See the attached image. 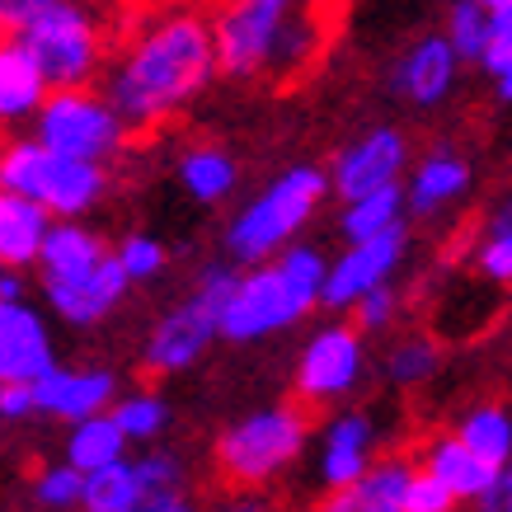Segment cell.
I'll return each mask as SVG.
<instances>
[{
  "label": "cell",
  "mask_w": 512,
  "mask_h": 512,
  "mask_svg": "<svg viewBox=\"0 0 512 512\" xmlns=\"http://www.w3.org/2000/svg\"><path fill=\"white\" fill-rule=\"evenodd\" d=\"M217 80L212 24L198 10H160L141 19L118 57L104 62V99L132 127H160Z\"/></svg>",
  "instance_id": "cell-1"
},
{
  "label": "cell",
  "mask_w": 512,
  "mask_h": 512,
  "mask_svg": "<svg viewBox=\"0 0 512 512\" xmlns=\"http://www.w3.org/2000/svg\"><path fill=\"white\" fill-rule=\"evenodd\" d=\"M334 0H221L212 24L217 71L249 85H287L325 52Z\"/></svg>",
  "instance_id": "cell-2"
},
{
  "label": "cell",
  "mask_w": 512,
  "mask_h": 512,
  "mask_svg": "<svg viewBox=\"0 0 512 512\" xmlns=\"http://www.w3.org/2000/svg\"><path fill=\"white\" fill-rule=\"evenodd\" d=\"M325 273H329V259L315 245H287L268 264L235 273V287L226 296V306H221L217 339L259 343L268 334L292 329L296 320H306L320 306Z\"/></svg>",
  "instance_id": "cell-3"
},
{
  "label": "cell",
  "mask_w": 512,
  "mask_h": 512,
  "mask_svg": "<svg viewBox=\"0 0 512 512\" xmlns=\"http://www.w3.org/2000/svg\"><path fill=\"white\" fill-rule=\"evenodd\" d=\"M47 90H80L104 76L109 62V19L104 0H62L15 33Z\"/></svg>",
  "instance_id": "cell-4"
},
{
  "label": "cell",
  "mask_w": 512,
  "mask_h": 512,
  "mask_svg": "<svg viewBox=\"0 0 512 512\" xmlns=\"http://www.w3.org/2000/svg\"><path fill=\"white\" fill-rule=\"evenodd\" d=\"M325 198H329V174L320 165H292V170H282L226 226V254H231V264H240V268L268 264L278 249L292 245L296 231L320 212Z\"/></svg>",
  "instance_id": "cell-5"
},
{
  "label": "cell",
  "mask_w": 512,
  "mask_h": 512,
  "mask_svg": "<svg viewBox=\"0 0 512 512\" xmlns=\"http://www.w3.org/2000/svg\"><path fill=\"white\" fill-rule=\"evenodd\" d=\"M0 193L38 202L52 221H80L109 193V165L57 156L43 141L15 137L0 146Z\"/></svg>",
  "instance_id": "cell-6"
},
{
  "label": "cell",
  "mask_w": 512,
  "mask_h": 512,
  "mask_svg": "<svg viewBox=\"0 0 512 512\" xmlns=\"http://www.w3.org/2000/svg\"><path fill=\"white\" fill-rule=\"evenodd\" d=\"M306 437H311V423L296 404H268V409L245 414L221 433L217 470L235 489H259V484L278 480L282 470L306 451Z\"/></svg>",
  "instance_id": "cell-7"
},
{
  "label": "cell",
  "mask_w": 512,
  "mask_h": 512,
  "mask_svg": "<svg viewBox=\"0 0 512 512\" xmlns=\"http://www.w3.org/2000/svg\"><path fill=\"white\" fill-rule=\"evenodd\" d=\"M231 287H235V268L231 264L202 268L198 287H193L179 306H170V311L160 315L156 329L146 334V348H141L146 372H156V376L188 372V367L212 348V339H217L221 306H226Z\"/></svg>",
  "instance_id": "cell-8"
},
{
  "label": "cell",
  "mask_w": 512,
  "mask_h": 512,
  "mask_svg": "<svg viewBox=\"0 0 512 512\" xmlns=\"http://www.w3.org/2000/svg\"><path fill=\"white\" fill-rule=\"evenodd\" d=\"M33 141H43L47 151L90 165H109L123 156L127 123L113 113V104L99 90H47V99L33 113Z\"/></svg>",
  "instance_id": "cell-9"
},
{
  "label": "cell",
  "mask_w": 512,
  "mask_h": 512,
  "mask_svg": "<svg viewBox=\"0 0 512 512\" xmlns=\"http://www.w3.org/2000/svg\"><path fill=\"white\" fill-rule=\"evenodd\" d=\"M367 372V348L353 325H329L311 334L296 362V395L306 404H329L353 395L357 381Z\"/></svg>",
  "instance_id": "cell-10"
},
{
  "label": "cell",
  "mask_w": 512,
  "mask_h": 512,
  "mask_svg": "<svg viewBox=\"0 0 512 512\" xmlns=\"http://www.w3.org/2000/svg\"><path fill=\"white\" fill-rule=\"evenodd\" d=\"M404 249H409L404 226H395V231H386V235H372V240H353V245L329 264L325 287H320V306H325V311H348L357 296H367L372 287L395 278Z\"/></svg>",
  "instance_id": "cell-11"
},
{
  "label": "cell",
  "mask_w": 512,
  "mask_h": 512,
  "mask_svg": "<svg viewBox=\"0 0 512 512\" xmlns=\"http://www.w3.org/2000/svg\"><path fill=\"white\" fill-rule=\"evenodd\" d=\"M127 287H132V282H127V273L118 268L113 249L104 259H94L90 268H80V273L43 278L47 306L57 311V320H66V325H76V329H90V325H99V320H109V315L123 306Z\"/></svg>",
  "instance_id": "cell-12"
},
{
  "label": "cell",
  "mask_w": 512,
  "mask_h": 512,
  "mask_svg": "<svg viewBox=\"0 0 512 512\" xmlns=\"http://www.w3.org/2000/svg\"><path fill=\"white\" fill-rule=\"evenodd\" d=\"M404 165H409V141H404L400 127H372V132H362L353 146L339 151L334 174H329V188H334L343 202L367 198L376 188L400 184Z\"/></svg>",
  "instance_id": "cell-13"
},
{
  "label": "cell",
  "mask_w": 512,
  "mask_h": 512,
  "mask_svg": "<svg viewBox=\"0 0 512 512\" xmlns=\"http://www.w3.org/2000/svg\"><path fill=\"white\" fill-rule=\"evenodd\" d=\"M33 386V414H47V419H90V414H104L113 400H118V376L109 367H47Z\"/></svg>",
  "instance_id": "cell-14"
},
{
  "label": "cell",
  "mask_w": 512,
  "mask_h": 512,
  "mask_svg": "<svg viewBox=\"0 0 512 512\" xmlns=\"http://www.w3.org/2000/svg\"><path fill=\"white\" fill-rule=\"evenodd\" d=\"M57 367V343L47 315L29 301H0V386L5 381H38Z\"/></svg>",
  "instance_id": "cell-15"
},
{
  "label": "cell",
  "mask_w": 512,
  "mask_h": 512,
  "mask_svg": "<svg viewBox=\"0 0 512 512\" xmlns=\"http://www.w3.org/2000/svg\"><path fill=\"white\" fill-rule=\"evenodd\" d=\"M456 76H461V57L451 52V43L442 33H423L419 43L395 62L390 85H395V94H400L404 104L437 109V104H447V94L456 90Z\"/></svg>",
  "instance_id": "cell-16"
},
{
  "label": "cell",
  "mask_w": 512,
  "mask_h": 512,
  "mask_svg": "<svg viewBox=\"0 0 512 512\" xmlns=\"http://www.w3.org/2000/svg\"><path fill=\"white\" fill-rule=\"evenodd\" d=\"M470 160L461 151H451V146H437L428 156L414 165L409 174V188H404V207L414 212V217H437V212H447L456 202L470 193Z\"/></svg>",
  "instance_id": "cell-17"
},
{
  "label": "cell",
  "mask_w": 512,
  "mask_h": 512,
  "mask_svg": "<svg viewBox=\"0 0 512 512\" xmlns=\"http://www.w3.org/2000/svg\"><path fill=\"white\" fill-rule=\"evenodd\" d=\"M414 466L390 456V461H372L353 484L329 489L325 503L315 512H404V484H409Z\"/></svg>",
  "instance_id": "cell-18"
},
{
  "label": "cell",
  "mask_w": 512,
  "mask_h": 512,
  "mask_svg": "<svg viewBox=\"0 0 512 512\" xmlns=\"http://www.w3.org/2000/svg\"><path fill=\"white\" fill-rule=\"evenodd\" d=\"M376 451V423L367 414H339V419L325 428V442H320V480L325 489H339V484H353L362 470L372 466Z\"/></svg>",
  "instance_id": "cell-19"
},
{
  "label": "cell",
  "mask_w": 512,
  "mask_h": 512,
  "mask_svg": "<svg viewBox=\"0 0 512 512\" xmlns=\"http://www.w3.org/2000/svg\"><path fill=\"white\" fill-rule=\"evenodd\" d=\"M423 470H428L433 480L447 484L456 503H480L498 480V470L489 466V461H480V456H475L456 433L428 442V451H423Z\"/></svg>",
  "instance_id": "cell-20"
},
{
  "label": "cell",
  "mask_w": 512,
  "mask_h": 512,
  "mask_svg": "<svg viewBox=\"0 0 512 512\" xmlns=\"http://www.w3.org/2000/svg\"><path fill=\"white\" fill-rule=\"evenodd\" d=\"M47 99V85L19 38H0V127L33 123L38 104Z\"/></svg>",
  "instance_id": "cell-21"
},
{
  "label": "cell",
  "mask_w": 512,
  "mask_h": 512,
  "mask_svg": "<svg viewBox=\"0 0 512 512\" xmlns=\"http://www.w3.org/2000/svg\"><path fill=\"white\" fill-rule=\"evenodd\" d=\"M47 217L38 202L15 198V193H0V264L5 268H29L38 264V249L47 240Z\"/></svg>",
  "instance_id": "cell-22"
},
{
  "label": "cell",
  "mask_w": 512,
  "mask_h": 512,
  "mask_svg": "<svg viewBox=\"0 0 512 512\" xmlns=\"http://www.w3.org/2000/svg\"><path fill=\"white\" fill-rule=\"evenodd\" d=\"M123 456H127V437H123V428L113 423L109 409L71 423V433H66V466H76L80 475L104 470V466H113V461H123Z\"/></svg>",
  "instance_id": "cell-23"
},
{
  "label": "cell",
  "mask_w": 512,
  "mask_h": 512,
  "mask_svg": "<svg viewBox=\"0 0 512 512\" xmlns=\"http://www.w3.org/2000/svg\"><path fill=\"white\" fill-rule=\"evenodd\" d=\"M235 179H240V170H235L231 151H221V146H188L179 156V184L188 188V198L198 202L231 198Z\"/></svg>",
  "instance_id": "cell-24"
},
{
  "label": "cell",
  "mask_w": 512,
  "mask_h": 512,
  "mask_svg": "<svg viewBox=\"0 0 512 512\" xmlns=\"http://www.w3.org/2000/svg\"><path fill=\"white\" fill-rule=\"evenodd\" d=\"M395 226H404V188L400 184L376 188V193H367V198H353L339 217V231H343L348 245H353V240L386 235V231H395Z\"/></svg>",
  "instance_id": "cell-25"
},
{
  "label": "cell",
  "mask_w": 512,
  "mask_h": 512,
  "mask_svg": "<svg viewBox=\"0 0 512 512\" xmlns=\"http://www.w3.org/2000/svg\"><path fill=\"white\" fill-rule=\"evenodd\" d=\"M456 437L466 442L480 461H489L494 470H503L512 461V414L508 409H498V404H480V409H470Z\"/></svg>",
  "instance_id": "cell-26"
},
{
  "label": "cell",
  "mask_w": 512,
  "mask_h": 512,
  "mask_svg": "<svg viewBox=\"0 0 512 512\" xmlns=\"http://www.w3.org/2000/svg\"><path fill=\"white\" fill-rule=\"evenodd\" d=\"M137 503H141V489L127 456L104 470H90L85 484H80V512H132Z\"/></svg>",
  "instance_id": "cell-27"
},
{
  "label": "cell",
  "mask_w": 512,
  "mask_h": 512,
  "mask_svg": "<svg viewBox=\"0 0 512 512\" xmlns=\"http://www.w3.org/2000/svg\"><path fill=\"white\" fill-rule=\"evenodd\" d=\"M113 423L123 428L127 442H156L165 428H170V404L156 390H132L123 400H113Z\"/></svg>",
  "instance_id": "cell-28"
},
{
  "label": "cell",
  "mask_w": 512,
  "mask_h": 512,
  "mask_svg": "<svg viewBox=\"0 0 512 512\" xmlns=\"http://www.w3.org/2000/svg\"><path fill=\"white\" fill-rule=\"evenodd\" d=\"M475 264H480V273L489 282H503V287L512 282V198H503L489 212L480 245H475Z\"/></svg>",
  "instance_id": "cell-29"
},
{
  "label": "cell",
  "mask_w": 512,
  "mask_h": 512,
  "mask_svg": "<svg viewBox=\"0 0 512 512\" xmlns=\"http://www.w3.org/2000/svg\"><path fill=\"white\" fill-rule=\"evenodd\" d=\"M442 38L451 43V52L461 57V66H480L484 47H489V10H480L475 0H456L447 15V29H442Z\"/></svg>",
  "instance_id": "cell-30"
},
{
  "label": "cell",
  "mask_w": 512,
  "mask_h": 512,
  "mask_svg": "<svg viewBox=\"0 0 512 512\" xmlns=\"http://www.w3.org/2000/svg\"><path fill=\"white\" fill-rule=\"evenodd\" d=\"M480 66L489 71V80H494L498 99L512 104V0L489 15V47H484Z\"/></svg>",
  "instance_id": "cell-31"
},
{
  "label": "cell",
  "mask_w": 512,
  "mask_h": 512,
  "mask_svg": "<svg viewBox=\"0 0 512 512\" xmlns=\"http://www.w3.org/2000/svg\"><path fill=\"white\" fill-rule=\"evenodd\" d=\"M433 372H437V348L428 339H419V334L400 339L386 353V376L395 386H423Z\"/></svg>",
  "instance_id": "cell-32"
},
{
  "label": "cell",
  "mask_w": 512,
  "mask_h": 512,
  "mask_svg": "<svg viewBox=\"0 0 512 512\" xmlns=\"http://www.w3.org/2000/svg\"><path fill=\"white\" fill-rule=\"evenodd\" d=\"M113 259H118V268L127 273V282H151L165 273V264H170V249L160 245L156 235H127L123 245L113 249Z\"/></svg>",
  "instance_id": "cell-33"
},
{
  "label": "cell",
  "mask_w": 512,
  "mask_h": 512,
  "mask_svg": "<svg viewBox=\"0 0 512 512\" xmlns=\"http://www.w3.org/2000/svg\"><path fill=\"white\" fill-rule=\"evenodd\" d=\"M80 484H85V475H80L76 466L57 461V466L38 470L33 498H38V508H47V512H71V508H80Z\"/></svg>",
  "instance_id": "cell-34"
},
{
  "label": "cell",
  "mask_w": 512,
  "mask_h": 512,
  "mask_svg": "<svg viewBox=\"0 0 512 512\" xmlns=\"http://www.w3.org/2000/svg\"><path fill=\"white\" fill-rule=\"evenodd\" d=\"M348 311H353V329H357V334H381V329L395 325V315H400V296H395V287H390V282H381V287H372L367 296H357Z\"/></svg>",
  "instance_id": "cell-35"
},
{
  "label": "cell",
  "mask_w": 512,
  "mask_h": 512,
  "mask_svg": "<svg viewBox=\"0 0 512 512\" xmlns=\"http://www.w3.org/2000/svg\"><path fill=\"white\" fill-rule=\"evenodd\" d=\"M132 475H137L141 498L165 494V489H184V466H179L174 451H146L141 461H132Z\"/></svg>",
  "instance_id": "cell-36"
},
{
  "label": "cell",
  "mask_w": 512,
  "mask_h": 512,
  "mask_svg": "<svg viewBox=\"0 0 512 512\" xmlns=\"http://www.w3.org/2000/svg\"><path fill=\"white\" fill-rule=\"evenodd\" d=\"M404 512H456V498L428 470H414L409 484H404Z\"/></svg>",
  "instance_id": "cell-37"
},
{
  "label": "cell",
  "mask_w": 512,
  "mask_h": 512,
  "mask_svg": "<svg viewBox=\"0 0 512 512\" xmlns=\"http://www.w3.org/2000/svg\"><path fill=\"white\" fill-rule=\"evenodd\" d=\"M62 5V0H0V38H15L19 29H29L33 19Z\"/></svg>",
  "instance_id": "cell-38"
},
{
  "label": "cell",
  "mask_w": 512,
  "mask_h": 512,
  "mask_svg": "<svg viewBox=\"0 0 512 512\" xmlns=\"http://www.w3.org/2000/svg\"><path fill=\"white\" fill-rule=\"evenodd\" d=\"M33 419V386L29 381H5L0 386V423Z\"/></svg>",
  "instance_id": "cell-39"
},
{
  "label": "cell",
  "mask_w": 512,
  "mask_h": 512,
  "mask_svg": "<svg viewBox=\"0 0 512 512\" xmlns=\"http://www.w3.org/2000/svg\"><path fill=\"white\" fill-rule=\"evenodd\" d=\"M132 512H198L184 489H165V494H146Z\"/></svg>",
  "instance_id": "cell-40"
},
{
  "label": "cell",
  "mask_w": 512,
  "mask_h": 512,
  "mask_svg": "<svg viewBox=\"0 0 512 512\" xmlns=\"http://www.w3.org/2000/svg\"><path fill=\"white\" fill-rule=\"evenodd\" d=\"M480 512H512V461L498 470L494 489L480 498Z\"/></svg>",
  "instance_id": "cell-41"
},
{
  "label": "cell",
  "mask_w": 512,
  "mask_h": 512,
  "mask_svg": "<svg viewBox=\"0 0 512 512\" xmlns=\"http://www.w3.org/2000/svg\"><path fill=\"white\" fill-rule=\"evenodd\" d=\"M24 292H29V287H24V273L0 264V301H24Z\"/></svg>",
  "instance_id": "cell-42"
},
{
  "label": "cell",
  "mask_w": 512,
  "mask_h": 512,
  "mask_svg": "<svg viewBox=\"0 0 512 512\" xmlns=\"http://www.w3.org/2000/svg\"><path fill=\"white\" fill-rule=\"evenodd\" d=\"M475 5H480V10H489V15H494V10H503L508 0H475Z\"/></svg>",
  "instance_id": "cell-43"
}]
</instances>
